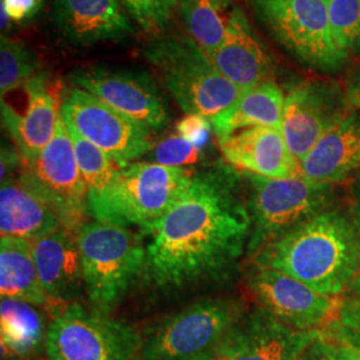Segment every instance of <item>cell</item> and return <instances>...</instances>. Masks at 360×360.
I'll list each match as a JSON object with an SVG mask.
<instances>
[{"label":"cell","mask_w":360,"mask_h":360,"mask_svg":"<svg viewBox=\"0 0 360 360\" xmlns=\"http://www.w3.org/2000/svg\"><path fill=\"white\" fill-rule=\"evenodd\" d=\"M238 172L218 166L193 174L179 203L144 230V272L155 285L178 288L219 279L243 257L252 221Z\"/></svg>","instance_id":"cell-1"},{"label":"cell","mask_w":360,"mask_h":360,"mask_svg":"<svg viewBox=\"0 0 360 360\" xmlns=\"http://www.w3.org/2000/svg\"><path fill=\"white\" fill-rule=\"evenodd\" d=\"M259 267L281 271L316 292L340 296L360 272V245L348 210L334 207L263 248Z\"/></svg>","instance_id":"cell-2"},{"label":"cell","mask_w":360,"mask_h":360,"mask_svg":"<svg viewBox=\"0 0 360 360\" xmlns=\"http://www.w3.org/2000/svg\"><path fill=\"white\" fill-rule=\"evenodd\" d=\"M184 167L138 162L120 168L115 183L89 198V217L120 227L150 229L178 205L193 181Z\"/></svg>","instance_id":"cell-3"},{"label":"cell","mask_w":360,"mask_h":360,"mask_svg":"<svg viewBox=\"0 0 360 360\" xmlns=\"http://www.w3.org/2000/svg\"><path fill=\"white\" fill-rule=\"evenodd\" d=\"M247 184V207L251 215L250 257L294 231L303 223L334 208L335 184L309 179L300 172L288 179H272L242 172Z\"/></svg>","instance_id":"cell-4"},{"label":"cell","mask_w":360,"mask_h":360,"mask_svg":"<svg viewBox=\"0 0 360 360\" xmlns=\"http://www.w3.org/2000/svg\"><path fill=\"white\" fill-rule=\"evenodd\" d=\"M144 56L186 115L212 120L245 92L223 77L187 37L156 39L146 49Z\"/></svg>","instance_id":"cell-5"},{"label":"cell","mask_w":360,"mask_h":360,"mask_svg":"<svg viewBox=\"0 0 360 360\" xmlns=\"http://www.w3.org/2000/svg\"><path fill=\"white\" fill-rule=\"evenodd\" d=\"M84 287L92 309L110 314L146 271V245L131 229L98 220L77 232Z\"/></svg>","instance_id":"cell-6"},{"label":"cell","mask_w":360,"mask_h":360,"mask_svg":"<svg viewBox=\"0 0 360 360\" xmlns=\"http://www.w3.org/2000/svg\"><path fill=\"white\" fill-rule=\"evenodd\" d=\"M144 336L134 326L72 303L55 314L46 335L47 360H143Z\"/></svg>","instance_id":"cell-7"},{"label":"cell","mask_w":360,"mask_h":360,"mask_svg":"<svg viewBox=\"0 0 360 360\" xmlns=\"http://www.w3.org/2000/svg\"><path fill=\"white\" fill-rule=\"evenodd\" d=\"M242 315V304L231 299L196 302L146 335L143 360H212Z\"/></svg>","instance_id":"cell-8"},{"label":"cell","mask_w":360,"mask_h":360,"mask_svg":"<svg viewBox=\"0 0 360 360\" xmlns=\"http://www.w3.org/2000/svg\"><path fill=\"white\" fill-rule=\"evenodd\" d=\"M18 178L50 207L65 230L77 233L87 221L89 191L62 115L51 142L35 159L23 163Z\"/></svg>","instance_id":"cell-9"},{"label":"cell","mask_w":360,"mask_h":360,"mask_svg":"<svg viewBox=\"0 0 360 360\" xmlns=\"http://www.w3.org/2000/svg\"><path fill=\"white\" fill-rule=\"evenodd\" d=\"M254 6L272 37L303 63L322 71L343 63L331 38L328 0H254Z\"/></svg>","instance_id":"cell-10"},{"label":"cell","mask_w":360,"mask_h":360,"mask_svg":"<svg viewBox=\"0 0 360 360\" xmlns=\"http://www.w3.org/2000/svg\"><path fill=\"white\" fill-rule=\"evenodd\" d=\"M67 127L99 147L120 167L153 148L151 131L104 103L87 91L72 89L62 104Z\"/></svg>","instance_id":"cell-11"},{"label":"cell","mask_w":360,"mask_h":360,"mask_svg":"<svg viewBox=\"0 0 360 360\" xmlns=\"http://www.w3.org/2000/svg\"><path fill=\"white\" fill-rule=\"evenodd\" d=\"M352 108L346 91L335 82L312 80L288 91L284 99L282 134L299 165Z\"/></svg>","instance_id":"cell-12"},{"label":"cell","mask_w":360,"mask_h":360,"mask_svg":"<svg viewBox=\"0 0 360 360\" xmlns=\"http://www.w3.org/2000/svg\"><path fill=\"white\" fill-rule=\"evenodd\" d=\"M70 79L77 89L90 92L151 132H159L169 123L167 107L153 79L144 72L98 65L77 70Z\"/></svg>","instance_id":"cell-13"},{"label":"cell","mask_w":360,"mask_h":360,"mask_svg":"<svg viewBox=\"0 0 360 360\" xmlns=\"http://www.w3.org/2000/svg\"><path fill=\"white\" fill-rule=\"evenodd\" d=\"M259 306L297 331H321L338 315L343 299L323 295L281 271L259 267L248 278Z\"/></svg>","instance_id":"cell-14"},{"label":"cell","mask_w":360,"mask_h":360,"mask_svg":"<svg viewBox=\"0 0 360 360\" xmlns=\"http://www.w3.org/2000/svg\"><path fill=\"white\" fill-rule=\"evenodd\" d=\"M319 331H297L257 306L232 326L212 360H299Z\"/></svg>","instance_id":"cell-15"},{"label":"cell","mask_w":360,"mask_h":360,"mask_svg":"<svg viewBox=\"0 0 360 360\" xmlns=\"http://www.w3.org/2000/svg\"><path fill=\"white\" fill-rule=\"evenodd\" d=\"M25 98L22 112L1 110L4 127L10 132L23 163L35 159L51 142L62 115L60 84L47 74H37L20 86Z\"/></svg>","instance_id":"cell-16"},{"label":"cell","mask_w":360,"mask_h":360,"mask_svg":"<svg viewBox=\"0 0 360 360\" xmlns=\"http://www.w3.org/2000/svg\"><path fill=\"white\" fill-rule=\"evenodd\" d=\"M119 0H53L52 20L62 38L75 47L122 41L135 34Z\"/></svg>","instance_id":"cell-17"},{"label":"cell","mask_w":360,"mask_h":360,"mask_svg":"<svg viewBox=\"0 0 360 360\" xmlns=\"http://www.w3.org/2000/svg\"><path fill=\"white\" fill-rule=\"evenodd\" d=\"M224 160L239 172L288 179L300 172L282 131L271 127L240 129L219 142Z\"/></svg>","instance_id":"cell-18"},{"label":"cell","mask_w":360,"mask_h":360,"mask_svg":"<svg viewBox=\"0 0 360 360\" xmlns=\"http://www.w3.org/2000/svg\"><path fill=\"white\" fill-rule=\"evenodd\" d=\"M208 59L223 77L243 90L270 80L274 74L270 52L239 7L233 11L223 44Z\"/></svg>","instance_id":"cell-19"},{"label":"cell","mask_w":360,"mask_h":360,"mask_svg":"<svg viewBox=\"0 0 360 360\" xmlns=\"http://www.w3.org/2000/svg\"><path fill=\"white\" fill-rule=\"evenodd\" d=\"M32 243L40 283L50 303L72 304L86 290L77 233L60 227Z\"/></svg>","instance_id":"cell-20"},{"label":"cell","mask_w":360,"mask_h":360,"mask_svg":"<svg viewBox=\"0 0 360 360\" xmlns=\"http://www.w3.org/2000/svg\"><path fill=\"white\" fill-rule=\"evenodd\" d=\"M300 174L319 183L338 184L360 175V110L352 108L300 162Z\"/></svg>","instance_id":"cell-21"},{"label":"cell","mask_w":360,"mask_h":360,"mask_svg":"<svg viewBox=\"0 0 360 360\" xmlns=\"http://www.w3.org/2000/svg\"><path fill=\"white\" fill-rule=\"evenodd\" d=\"M60 227L59 219L50 207L28 190L19 178L13 176L1 181V238H19L35 242Z\"/></svg>","instance_id":"cell-22"},{"label":"cell","mask_w":360,"mask_h":360,"mask_svg":"<svg viewBox=\"0 0 360 360\" xmlns=\"http://www.w3.org/2000/svg\"><path fill=\"white\" fill-rule=\"evenodd\" d=\"M283 91L274 79L245 90L229 110L211 120L218 142L240 129L271 127L282 131Z\"/></svg>","instance_id":"cell-23"},{"label":"cell","mask_w":360,"mask_h":360,"mask_svg":"<svg viewBox=\"0 0 360 360\" xmlns=\"http://www.w3.org/2000/svg\"><path fill=\"white\" fill-rule=\"evenodd\" d=\"M0 294L35 307H49L34 257V243L19 238L0 240Z\"/></svg>","instance_id":"cell-24"},{"label":"cell","mask_w":360,"mask_h":360,"mask_svg":"<svg viewBox=\"0 0 360 360\" xmlns=\"http://www.w3.org/2000/svg\"><path fill=\"white\" fill-rule=\"evenodd\" d=\"M231 0H179L178 13L187 38L210 58L223 44L231 25Z\"/></svg>","instance_id":"cell-25"},{"label":"cell","mask_w":360,"mask_h":360,"mask_svg":"<svg viewBox=\"0 0 360 360\" xmlns=\"http://www.w3.org/2000/svg\"><path fill=\"white\" fill-rule=\"evenodd\" d=\"M0 321L3 354L26 360L46 345L44 322L35 306L1 297Z\"/></svg>","instance_id":"cell-26"},{"label":"cell","mask_w":360,"mask_h":360,"mask_svg":"<svg viewBox=\"0 0 360 360\" xmlns=\"http://www.w3.org/2000/svg\"><path fill=\"white\" fill-rule=\"evenodd\" d=\"M67 129L74 143L77 166L87 186L89 198L107 191L115 183L122 167L99 147L79 135L77 131L70 127Z\"/></svg>","instance_id":"cell-27"},{"label":"cell","mask_w":360,"mask_h":360,"mask_svg":"<svg viewBox=\"0 0 360 360\" xmlns=\"http://www.w3.org/2000/svg\"><path fill=\"white\" fill-rule=\"evenodd\" d=\"M38 60L22 41L1 35L0 38V90L1 96L23 86L35 77Z\"/></svg>","instance_id":"cell-28"},{"label":"cell","mask_w":360,"mask_h":360,"mask_svg":"<svg viewBox=\"0 0 360 360\" xmlns=\"http://www.w3.org/2000/svg\"><path fill=\"white\" fill-rule=\"evenodd\" d=\"M331 38L345 59L360 52V0H328Z\"/></svg>","instance_id":"cell-29"},{"label":"cell","mask_w":360,"mask_h":360,"mask_svg":"<svg viewBox=\"0 0 360 360\" xmlns=\"http://www.w3.org/2000/svg\"><path fill=\"white\" fill-rule=\"evenodd\" d=\"M146 32H158L168 25L179 0H119Z\"/></svg>","instance_id":"cell-30"},{"label":"cell","mask_w":360,"mask_h":360,"mask_svg":"<svg viewBox=\"0 0 360 360\" xmlns=\"http://www.w3.org/2000/svg\"><path fill=\"white\" fill-rule=\"evenodd\" d=\"M202 150L179 134L171 135L153 150L154 163L168 167H183L199 160Z\"/></svg>","instance_id":"cell-31"},{"label":"cell","mask_w":360,"mask_h":360,"mask_svg":"<svg viewBox=\"0 0 360 360\" xmlns=\"http://www.w3.org/2000/svg\"><path fill=\"white\" fill-rule=\"evenodd\" d=\"M323 331L360 351V299H343L336 318Z\"/></svg>","instance_id":"cell-32"},{"label":"cell","mask_w":360,"mask_h":360,"mask_svg":"<svg viewBox=\"0 0 360 360\" xmlns=\"http://www.w3.org/2000/svg\"><path fill=\"white\" fill-rule=\"evenodd\" d=\"M299 360H360V351L321 330Z\"/></svg>","instance_id":"cell-33"},{"label":"cell","mask_w":360,"mask_h":360,"mask_svg":"<svg viewBox=\"0 0 360 360\" xmlns=\"http://www.w3.org/2000/svg\"><path fill=\"white\" fill-rule=\"evenodd\" d=\"M211 129V120L199 115H186L176 124V132L180 136L193 143L200 150H203L210 141Z\"/></svg>","instance_id":"cell-34"},{"label":"cell","mask_w":360,"mask_h":360,"mask_svg":"<svg viewBox=\"0 0 360 360\" xmlns=\"http://www.w3.org/2000/svg\"><path fill=\"white\" fill-rule=\"evenodd\" d=\"M46 0H1V8L16 23L34 19L43 8Z\"/></svg>","instance_id":"cell-35"},{"label":"cell","mask_w":360,"mask_h":360,"mask_svg":"<svg viewBox=\"0 0 360 360\" xmlns=\"http://www.w3.org/2000/svg\"><path fill=\"white\" fill-rule=\"evenodd\" d=\"M23 166V160L22 156L19 154V151L16 150V147L13 148L10 146H3L1 148V181L6 179L13 178V174Z\"/></svg>","instance_id":"cell-36"},{"label":"cell","mask_w":360,"mask_h":360,"mask_svg":"<svg viewBox=\"0 0 360 360\" xmlns=\"http://www.w3.org/2000/svg\"><path fill=\"white\" fill-rule=\"evenodd\" d=\"M348 214H349V218L354 224L360 245V175L354 179L351 184V188H349Z\"/></svg>","instance_id":"cell-37"},{"label":"cell","mask_w":360,"mask_h":360,"mask_svg":"<svg viewBox=\"0 0 360 360\" xmlns=\"http://www.w3.org/2000/svg\"><path fill=\"white\" fill-rule=\"evenodd\" d=\"M346 95L354 108L360 110V70H356L346 82Z\"/></svg>","instance_id":"cell-38"},{"label":"cell","mask_w":360,"mask_h":360,"mask_svg":"<svg viewBox=\"0 0 360 360\" xmlns=\"http://www.w3.org/2000/svg\"><path fill=\"white\" fill-rule=\"evenodd\" d=\"M343 299H360V272L348 287L347 292Z\"/></svg>","instance_id":"cell-39"}]
</instances>
